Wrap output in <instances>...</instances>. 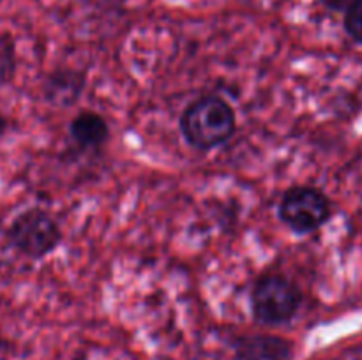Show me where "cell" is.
<instances>
[{
  "instance_id": "cell-1",
  "label": "cell",
  "mask_w": 362,
  "mask_h": 360,
  "mask_svg": "<svg viewBox=\"0 0 362 360\" xmlns=\"http://www.w3.org/2000/svg\"><path fill=\"white\" fill-rule=\"evenodd\" d=\"M180 133L197 150H212L226 143L237 129L235 112L218 95H204L184 108Z\"/></svg>"
},
{
  "instance_id": "cell-2",
  "label": "cell",
  "mask_w": 362,
  "mask_h": 360,
  "mask_svg": "<svg viewBox=\"0 0 362 360\" xmlns=\"http://www.w3.org/2000/svg\"><path fill=\"white\" fill-rule=\"evenodd\" d=\"M62 229L49 212L41 207L25 208L11 221L6 240L16 253L28 260H45L62 244Z\"/></svg>"
},
{
  "instance_id": "cell-3",
  "label": "cell",
  "mask_w": 362,
  "mask_h": 360,
  "mask_svg": "<svg viewBox=\"0 0 362 360\" xmlns=\"http://www.w3.org/2000/svg\"><path fill=\"white\" fill-rule=\"evenodd\" d=\"M303 306V292L283 274H265L251 289V314L260 325H285Z\"/></svg>"
},
{
  "instance_id": "cell-4",
  "label": "cell",
  "mask_w": 362,
  "mask_h": 360,
  "mask_svg": "<svg viewBox=\"0 0 362 360\" xmlns=\"http://www.w3.org/2000/svg\"><path fill=\"white\" fill-rule=\"evenodd\" d=\"M278 215L293 233L308 235L320 229L331 219L332 205L324 191L317 187L293 186L281 196Z\"/></svg>"
},
{
  "instance_id": "cell-5",
  "label": "cell",
  "mask_w": 362,
  "mask_h": 360,
  "mask_svg": "<svg viewBox=\"0 0 362 360\" xmlns=\"http://www.w3.org/2000/svg\"><path fill=\"white\" fill-rule=\"evenodd\" d=\"M292 342L278 335H239L233 341L235 360H292Z\"/></svg>"
},
{
  "instance_id": "cell-6",
  "label": "cell",
  "mask_w": 362,
  "mask_h": 360,
  "mask_svg": "<svg viewBox=\"0 0 362 360\" xmlns=\"http://www.w3.org/2000/svg\"><path fill=\"white\" fill-rule=\"evenodd\" d=\"M85 74L81 71L62 69L49 74L45 81V99L53 106L66 108L83 94Z\"/></svg>"
},
{
  "instance_id": "cell-7",
  "label": "cell",
  "mask_w": 362,
  "mask_h": 360,
  "mask_svg": "<svg viewBox=\"0 0 362 360\" xmlns=\"http://www.w3.org/2000/svg\"><path fill=\"white\" fill-rule=\"evenodd\" d=\"M69 133L78 147L85 148V150H88V148L98 150L108 141L110 127L105 116L90 112V109H85L71 120Z\"/></svg>"
},
{
  "instance_id": "cell-8",
  "label": "cell",
  "mask_w": 362,
  "mask_h": 360,
  "mask_svg": "<svg viewBox=\"0 0 362 360\" xmlns=\"http://www.w3.org/2000/svg\"><path fill=\"white\" fill-rule=\"evenodd\" d=\"M16 74V53L9 37H0V87L13 81Z\"/></svg>"
},
{
  "instance_id": "cell-9",
  "label": "cell",
  "mask_w": 362,
  "mask_h": 360,
  "mask_svg": "<svg viewBox=\"0 0 362 360\" xmlns=\"http://www.w3.org/2000/svg\"><path fill=\"white\" fill-rule=\"evenodd\" d=\"M345 30L354 41L362 44V0H352L346 6Z\"/></svg>"
},
{
  "instance_id": "cell-10",
  "label": "cell",
  "mask_w": 362,
  "mask_h": 360,
  "mask_svg": "<svg viewBox=\"0 0 362 360\" xmlns=\"http://www.w3.org/2000/svg\"><path fill=\"white\" fill-rule=\"evenodd\" d=\"M7 127H9V120H7V116L4 115L2 112H0V138H2L4 134H6Z\"/></svg>"
},
{
  "instance_id": "cell-11",
  "label": "cell",
  "mask_w": 362,
  "mask_h": 360,
  "mask_svg": "<svg viewBox=\"0 0 362 360\" xmlns=\"http://www.w3.org/2000/svg\"><path fill=\"white\" fill-rule=\"evenodd\" d=\"M0 2H2V0H0Z\"/></svg>"
}]
</instances>
